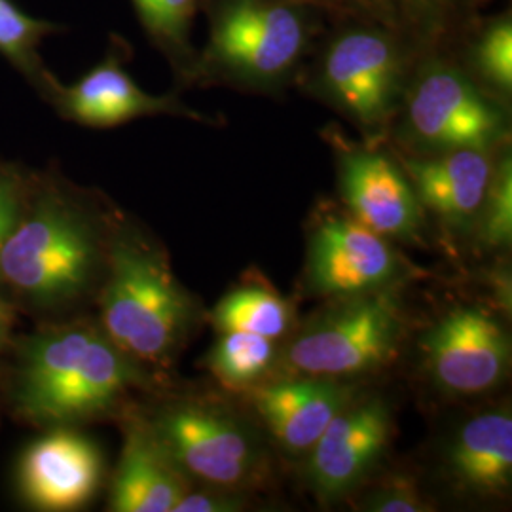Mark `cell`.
<instances>
[{"instance_id":"cell-22","label":"cell","mask_w":512,"mask_h":512,"mask_svg":"<svg viewBox=\"0 0 512 512\" xmlns=\"http://www.w3.org/2000/svg\"><path fill=\"white\" fill-rule=\"evenodd\" d=\"M478 239L486 249H501L512 238V167L505 158L494 167L486 198L475 220Z\"/></svg>"},{"instance_id":"cell-3","label":"cell","mask_w":512,"mask_h":512,"mask_svg":"<svg viewBox=\"0 0 512 512\" xmlns=\"http://www.w3.org/2000/svg\"><path fill=\"white\" fill-rule=\"evenodd\" d=\"M101 329L141 365L165 366L183 348L198 308L156 247L120 236L107 249Z\"/></svg>"},{"instance_id":"cell-16","label":"cell","mask_w":512,"mask_h":512,"mask_svg":"<svg viewBox=\"0 0 512 512\" xmlns=\"http://www.w3.org/2000/svg\"><path fill=\"white\" fill-rule=\"evenodd\" d=\"M404 173L423 211L433 213L448 228L465 230L475 224L494 165L488 150L459 148L429 160H406Z\"/></svg>"},{"instance_id":"cell-7","label":"cell","mask_w":512,"mask_h":512,"mask_svg":"<svg viewBox=\"0 0 512 512\" xmlns=\"http://www.w3.org/2000/svg\"><path fill=\"white\" fill-rule=\"evenodd\" d=\"M423 366L442 393L471 397L501 384L511 366V340L492 311L458 306L420 336Z\"/></svg>"},{"instance_id":"cell-5","label":"cell","mask_w":512,"mask_h":512,"mask_svg":"<svg viewBox=\"0 0 512 512\" xmlns=\"http://www.w3.org/2000/svg\"><path fill=\"white\" fill-rule=\"evenodd\" d=\"M147 421L188 480L203 488L239 494L268 475L255 433L217 404H167Z\"/></svg>"},{"instance_id":"cell-15","label":"cell","mask_w":512,"mask_h":512,"mask_svg":"<svg viewBox=\"0 0 512 512\" xmlns=\"http://www.w3.org/2000/svg\"><path fill=\"white\" fill-rule=\"evenodd\" d=\"M50 101L67 120L88 128H114L160 114L202 120L175 97L152 95L139 88L116 57H107L71 86L57 82Z\"/></svg>"},{"instance_id":"cell-17","label":"cell","mask_w":512,"mask_h":512,"mask_svg":"<svg viewBox=\"0 0 512 512\" xmlns=\"http://www.w3.org/2000/svg\"><path fill=\"white\" fill-rule=\"evenodd\" d=\"M192 482L184 475L147 420L129 423L110 488L114 512H173Z\"/></svg>"},{"instance_id":"cell-18","label":"cell","mask_w":512,"mask_h":512,"mask_svg":"<svg viewBox=\"0 0 512 512\" xmlns=\"http://www.w3.org/2000/svg\"><path fill=\"white\" fill-rule=\"evenodd\" d=\"M446 473L463 494L503 497L512 482V416L494 408L465 421L446 450Z\"/></svg>"},{"instance_id":"cell-4","label":"cell","mask_w":512,"mask_h":512,"mask_svg":"<svg viewBox=\"0 0 512 512\" xmlns=\"http://www.w3.org/2000/svg\"><path fill=\"white\" fill-rule=\"evenodd\" d=\"M397 289L332 300L283 349L289 374L346 380L389 365L403 344Z\"/></svg>"},{"instance_id":"cell-14","label":"cell","mask_w":512,"mask_h":512,"mask_svg":"<svg viewBox=\"0 0 512 512\" xmlns=\"http://www.w3.org/2000/svg\"><path fill=\"white\" fill-rule=\"evenodd\" d=\"M101 469V454L92 440L59 427L21 458V494L38 511H74L97 492Z\"/></svg>"},{"instance_id":"cell-29","label":"cell","mask_w":512,"mask_h":512,"mask_svg":"<svg viewBox=\"0 0 512 512\" xmlns=\"http://www.w3.org/2000/svg\"><path fill=\"white\" fill-rule=\"evenodd\" d=\"M8 327H10V315H8L6 306L0 302V342L6 338Z\"/></svg>"},{"instance_id":"cell-2","label":"cell","mask_w":512,"mask_h":512,"mask_svg":"<svg viewBox=\"0 0 512 512\" xmlns=\"http://www.w3.org/2000/svg\"><path fill=\"white\" fill-rule=\"evenodd\" d=\"M93 220L57 192L23 207L0 255V281L38 310H61L92 289L107 260Z\"/></svg>"},{"instance_id":"cell-8","label":"cell","mask_w":512,"mask_h":512,"mask_svg":"<svg viewBox=\"0 0 512 512\" xmlns=\"http://www.w3.org/2000/svg\"><path fill=\"white\" fill-rule=\"evenodd\" d=\"M304 42V21L291 6L270 0H236L220 12L209 54L236 76L266 82L293 67Z\"/></svg>"},{"instance_id":"cell-21","label":"cell","mask_w":512,"mask_h":512,"mask_svg":"<svg viewBox=\"0 0 512 512\" xmlns=\"http://www.w3.org/2000/svg\"><path fill=\"white\" fill-rule=\"evenodd\" d=\"M274 340L241 332L224 330L207 353V368L220 384L234 391H247L268 374L275 363Z\"/></svg>"},{"instance_id":"cell-19","label":"cell","mask_w":512,"mask_h":512,"mask_svg":"<svg viewBox=\"0 0 512 512\" xmlns=\"http://www.w3.org/2000/svg\"><path fill=\"white\" fill-rule=\"evenodd\" d=\"M211 323L219 332L241 330L275 342L293 329L294 306L264 279L245 281L215 306Z\"/></svg>"},{"instance_id":"cell-30","label":"cell","mask_w":512,"mask_h":512,"mask_svg":"<svg viewBox=\"0 0 512 512\" xmlns=\"http://www.w3.org/2000/svg\"><path fill=\"white\" fill-rule=\"evenodd\" d=\"M319 2H325V0H319Z\"/></svg>"},{"instance_id":"cell-13","label":"cell","mask_w":512,"mask_h":512,"mask_svg":"<svg viewBox=\"0 0 512 512\" xmlns=\"http://www.w3.org/2000/svg\"><path fill=\"white\" fill-rule=\"evenodd\" d=\"M258 418L293 456H306L330 421L355 397L346 380L289 374L249 389Z\"/></svg>"},{"instance_id":"cell-20","label":"cell","mask_w":512,"mask_h":512,"mask_svg":"<svg viewBox=\"0 0 512 512\" xmlns=\"http://www.w3.org/2000/svg\"><path fill=\"white\" fill-rule=\"evenodd\" d=\"M55 31L54 23L25 14L12 0H0V55L48 99L57 80L44 67L38 48L42 40Z\"/></svg>"},{"instance_id":"cell-25","label":"cell","mask_w":512,"mask_h":512,"mask_svg":"<svg viewBox=\"0 0 512 512\" xmlns=\"http://www.w3.org/2000/svg\"><path fill=\"white\" fill-rule=\"evenodd\" d=\"M476 57L480 71L490 82L501 90H511L512 27L509 21L497 23L484 35Z\"/></svg>"},{"instance_id":"cell-6","label":"cell","mask_w":512,"mask_h":512,"mask_svg":"<svg viewBox=\"0 0 512 512\" xmlns=\"http://www.w3.org/2000/svg\"><path fill=\"white\" fill-rule=\"evenodd\" d=\"M412 274L393 241L351 215H323L311 230L306 289L327 300L397 289Z\"/></svg>"},{"instance_id":"cell-27","label":"cell","mask_w":512,"mask_h":512,"mask_svg":"<svg viewBox=\"0 0 512 512\" xmlns=\"http://www.w3.org/2000/svg\"><path fill=\"white\" fill-rule=\"evenodd\" d=\"M245 509V499L238 492L205 488L194 492L192 488L181 497L173 512H236Z\"/></svg>"},{"instance_id":"cell-10","label":"cell","mask_w":512,"mask_h":512,"mask_svg":"<svg viewBox=\"0 0 512 512\" xmlns=\"http://www.w3.org/2000/svg\"><path fill=\"white\" fill-rule=\"evenodd\" d=\"M391 431V412L382 399L353 397L306 454L311 492L332 503L357 490L382 458Z\"/></svg>"},{"instance_id":"cell-28","label":"cell","mask_w":512,"mask_h":512,"mask_svg":"<svg viewBox=\"0 0 512 512\" xmlns=\"http://www.w3.org/2000/svg\"><path fill=\"white\" fill-rule=\"evenodd\" d=\"M412 10L416 12H425V14H431V12H437V10H444V8H450V6H456L459 2H473V0H404Z\"/></svg>"},{"instance_id":"cell-11","label":"cell","mask_w":512,"mask_h":512,"mask_svg":"<svg viewBox=\"0 0 512 512\" xmlns=\"http://www.w3.org/2000/svg\"><path fill=\"white\" fill-rule=\"evenodd\" d=\"M340 192L349 215L389 241H416L425 211L408 175L384 152L348 148L340 158Z\"/></svg>"},{"instance_id":"cell-1","label":"cell","mask_w":512,"mask_h":512,"mask_svg":"<svg viewBox=\"0 0 512 512\" xmlns=\"http://www.w3.org/2000/svg\"><path fill=\"white\" fill-rule=\"evenodd\" d=\"M145 384L143 365L101 327L73 325L38 332L23 344L14 399L25 418L63 427L107 414Z\"/></svg>"},{"instance_id":"cell-26","label":"cell","mask_w":512,"mask_h":512,"mask_svg":"<svg viewBox=\"0 0 512 512\" xmlns=\"http://www.w3.org/2000/svg\"><path fill=\"white\" fill-rule=\"evenodd\" d=\"M27 198L29 190L18 171L0 167V255L18 224Z\"/></svg>"},{"instance_id":"cell-9","label":"cell","mask_w":512,"mask_h":512,"mask_svg":"<svg viewBox=\"0 0 512 512\" xmlns=\"http://www.w3.org/2000/svg\"><path fill=\"white\" fill-rule=\"evenodd\" d=\"M408 128L421 145L433 150H488L505 133L501 110L452 69L423 74L410 93Z\"/></svg>"},{"instance_id":"cell-24","label":"cell","mask_w":512,"mask_h":512,"mask_svg":"<svg viewBox=\"0 0 512 512\" xmlns=\"http://www.w3.org/2000/svg\"><path fill=\"white\" fill-rule=\"evenodd\" d=\"M368 512H425L431 511L418 484L406 475H389L380 480L361 501Z\"/></svg>"},{"instance_id":"cell-12","label":"cell","mask_w":512,"mask_h":512,"mask_svg":"<svg viewBox=\"0 0 512 512\" xmlns=\"http://www.w3.org/2000/svg\"><path fill=\"white\" fill-rule=\"evenodd\" d=\"M323 82L336 105L359 126H384L399 88V63L391 42L368 31L338 38L325 59Z\"/></svg>"},{"instance_id":"cell-23","label":"cell","mask_w":512,"mask_h":512,"mask_svg":"<svg viewBox=\"0 0 512 512\" xmlns=\"http://www.w3.org/2000/svg\"><path fill=\"white\" fill-rule=\"evenodd\" d=\"M148 33L158 42L184 48L198 0H133Z\"/></svg>"}]
</instances>
